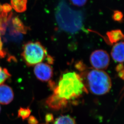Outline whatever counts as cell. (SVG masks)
Here are the masks:
<instances>
[{
  "mask_svg": "<svg viewBox=\"0 0 124 124\" xmlns=\"http://www.w3.org/2000/svg\"><path fill=\"white\" fill-rule=\"evenodd\" d=\"M46 120L47 123L52 122L54 120V117H53V115L50 114H47L46 116Z\"/></svg>",
  "mask_w": 124,
  "mask_h": 124,
  "instance_id": "obj_22",
  "label": "cell"
},
{
  "mask_svg": "<svg viewBox=\"0 0 124 124\" xmlns=\"http://www.w3.org/2000/svg\"><path fill=\"white\" fill-rule=\"evenodd\" d=\"M12 27L14 30L19 33L26 34L27 31V27L24 25L21 20L17 16H15L11 19Z\"/></svg>",
  "mask_w": 124,
  "mask_h": 124,
  "instance_id": "obj_12",
  "label": "cell"
},
{
  "mask_svg": "<svg viewBox=\"0 0 124 124\" xmlns=\"http://www.w3.org/2000/svg\"><path fill=\"white\" fill-rule=\"evenodd\" d=\"M56 21L61 29L70 33H76L83 26L81 13L73 10L64 1L60 2L55 12Z\"/></svg>",
  "mask_w": 124,
  "mask_h": 124,
  "instance_id": "obj_2",
  "label": "cell"
},
{
  "mask_svg": "<svg viewBox=\"0 0 124 124\" xmlns=\"http://www.w3.org/2000/svg\"><path fill=\"white\" fill-rule=\"evenodd\" d=\"M31 113V111L29 108H20L18 112V116L25 120L29 117Z\"/></svg>",
  "mask_w": 124,
  "mask_h": 124,
  "instance_id": "obj_16",
  "label": "cell"
},
{
  "mask_svg": "<svg viewBox=\"0 0 124 124\" xmlns=\"http://www.w3.org/2000/svg\"><path fill=\"white\" fill-rule=\"evenodd\" d=\"M12 8L17 13H23L27 8V0H11Z\"/></svg>",
  "mask_w": 124,
  "mask_h": 124,
  "instance_id": "obj_11",
  "label": "cell"
},
{
  "mask_svg": "<svg viewBox=\"0 0 124 124\" xmlns=\"http://www.w3.org/2000/svg\"><path fill=\"white\" fill-rule=\"evenodd\" d=\"M74 5L77 6H82L86 2L87 0H70Z\"/></svg>",
  "mask_w": 124,
  "mask_h": 124,
  "instance_id": "obj_18",
  "label": "cell"
},
{
  "mask_svg": "<svg viewBox=\"0 0 124 124\" xmlns=\"http://www.w3.org/2000/svg\"><path fill=\"white\" fill-rule=\"evenodd\" d=\"M90 60L93 68L96 70H101L108 68L110 62V57L106 51L99 49L92 53Z\"/></svg>",
  "mask_w": 124,
  "mask_h": 124,
  "instance_id": "obj_5",
  "label": "cell"
},
{
  "mask_svg": "<svg viewBox=\"0 0 124 124\" xmlns=\"http://www.w3.org/2000/svg\"><path fill=\"white\" fill-rule=\"evenodd\" d=\"M28 122L29 124H38V120L33 116H31L29 117Z\"/></svg>",
  "mask_w": 124,
  "mask_h": 124,
  "instance_id": "obj_21",
  "label": "cell"
},
{
  "mask_svg": "<svg viewBox=\"0 0 124 124\" xmlns=\"http://www.w3.org/2000/svg\"><path fill=\"white\" fill-rule=\"evenodd\" d=\"M21 56L27 66L40 63L47 55V51L40 42L30 41L24 45Z\"/></svg>",
  "mask_w": 124,
  "mask_h": 124,
  "instance_id": "obj_4",
  "label": "cell"
},
{
  "mask_svg": "<svg viewBox=\"0 0 124 124\" xmlns=\"http://www.w3.org/2000/svg\"><path fill=\"white\" fill-rule=\"evenodd\" d=\"M54 124H76L75 120L69 115H63L57 118Z\"/></svg>",
  "mask_w": 124,
  "mask_h": 124,
  "instance_id": "obj_13",
  "label": "cell"
},
{
  "mask_svg": "<svg viewBox=\"0 0 124 124\" xmlns=\"http://www.w3.org/2000/svg\"><path fill=\"white\" fill-rule=\"evenodd\" d=\"M0 110H1V108H0Z\"/></svg>",
  "mask_w": 124,
  "mask_h": 124,
  "instance_id": "obj_26",
  "label": "cell"
},
{
  "mask_svg": "<svg viewBox=\"0 0 124 124\" xmlns=\"http://www.w3.org/2000/svg\"><path fill=\"white\" fill-rule=\"evenodd\" d=\"M124 42H120L114 46L111 51V56L114 61L119 63L124 61Z\"/></svg>",
  "mask_w": 124,
  "mask_h": 124,
  "instance_id": "obj_9",
  "label": "cell"
},
{
  "mask_svg": "<svg viewBox=\"0 0 124 124\" xmlns=\"http://www.w3.org/2000/svg\"><path fill=\"white\" fill-rule=\"evenodd\" d=\"M12 13L10 14L7 17H3L0 15V33L1 35H4L6 31L8 21L11 18Z\"/></svg>",
  "mask_w": 124,
  "mask_h": 124,
  "instance_id": "obj_14",
  "label": "cell"
},
{
  "mask_svg": "<svg viewBox=\"0 0 124 124\" xmlns=\"http://www.w3.org/2000/svg\"><path fill=\"white\" fill-rule=\"evenodd\" d=\"M108 40L112 44L116 43L117 42L123 39L124 35L121 31L119 29L114 30L107 33Z\"/></svg>",
  "mask_w": 124,
  "mask_h": 124,
  "instance_id": "obj_10",
  "label": "cell"
},
{
  "mask_svg": "<svg viewBox=\"0 0 124 124\" xmlns=\"http://www.w3.org/2000/svg\"><path fill=\"white\" fill-rule=\"evenodd\" d=\"M12 7L8 3L4 4L2 5V11L3 13H8L12 10Z\"/></svg>",
  "mask_w": 124,
  "mask_h": 124,
  "instance_id": "obj_19",
  "label": "cell"
},
{
  "mask_svg": "<svg viewBox=\"0 0 124 124\" xmlns=\"http://www.w3.org/2000/svg\"><path fill=\"white\" fill-rule=\"evenodd\" d=\"M112 18L114 20L118 22H121L123 20V15L121 12L119 11H115L114 13Z\"/></svg>",
  "mask_w": 124,
  "mask_h": 124,
  "instance_id": "obj_17",
  "label": "cell"
},
{
  "mask_svg": "<svg viewBox=\"0 0 124 124\" xmlns=\"http://www.w3.org/2000/svg\"><path fill=\"white\" fill-rule=\"evenodd\" d=\"M118 76L123 80L124 78V70L122 71H120L118 72Z\"/></svg>",
  "mask_w": 124,
  "mask_h": 124,
  "instance_id": "obj_24",
  "label": "cell"
},
{
  "mask_svg": "<svg viewBox=\"0 0 124 124\" xmlns=\"http://www.w3.org/2000/svg\"><path fill=\"white\" fill-rule=\"evenodd\" d=\"M81 77L87 90L95 95H104L111 89V79L107 73L102 70H92Z\"/></svg>",
  "mask_w": 124,
  "mask_h": 124,
  "instance_id": "obj_3",
  "label": "cell"
},
{
  "mask_svg": "<svg viewBox=\"0 0 124 124\" xmlns=\"http://www.w3.org/2000/svg\"><path fill=\"white\" fill-rule=\"evenodd\" d=\"M116 70L117 72H120L124 70H123V63H120L118 65V66L116 67Z\"/></svg>",
  "mask_w": 124,
  "mask_h": 124,
  "instance_id": "obj_23",
  "label": "cell"
},
{
  "mask_svg": "<svg viewBox=\"0 0 124 124\" xmlns=\"http://www.w3.org/2000/svg\"><path fill=\"white\" fill-rule=\"evenodd\" d=\"M54 92V94L67 101L78 98L84 93H88L80 75L75 72L63 74Z\"/></svg>",
  "mask_w": 124,
  "mask_h": 124,
  "instance_id": "obj_1",
  "label": "cell"
},
{
  "mask_svg": "<svg viewBox=\"0 0 124 124\" xmlns=\"http://www.w3.org/2000/svg\"><path fill=\"white\" fill-rule=\"evenodd\" d=\"M2 12V5L0 3V13Z\"/></svg>",
  "mask_w": 124,
  "mask_h": 124,
  "instance_id": "obj_25",
  "label": "cell"
},
{
  "mask_svg": "<svg viewBox=\"0 0 124 124\" xmlns=\"http://www.w3.org/2000/svg\"><path fill=\"white\" fill-rule=\"evenodd\" d=\"M68 101L60 98L54 94L49 96L46 101L48 107L56 110L64 108L68 104Z\"/></svg>",
  "mask_w": 124,
  "mask_h": 124,
  "instance_id": "obj_8",
  "label": "cell"
},
{
  "mask_svg": "<svg viewBox=\"0 0 124 124\" xmlns=\"http://www.w3.org/2000/svg\"><path fill=\"white\" fill-rule=\"evenodd\" d=\"M11 76V75L7 69L0 67V85L4 83L6 80Z\"/></svg>",
  "mask_w": 124,
  "mask_h": 124,
  "instance_id": "obj_15",
  "label": "cell"
},
{
  "mask_svg": "<svg viewBox=\"0 0 124 124\" xmlns=\"http://www.w3.org/2000/svg\"><path fill=\"white\" fill-rule=\"evenodd\" d=\"M34 72L37 78L43 82L49 81L53 76V69L47 63H40L36 65Z\"/></svg>",
  "mask_w": 124,
  "mask_h": 124,
  "instance_id": "obj_6",
  "label": "cell"
},
{
  "mask_svg": "<svg viewBox=\"0 0 124 124\" xmlns=\"http://www.w3.org/2000/svg\"><path fill=\"white\" fill-rule=\"evenodd\" d=\"M1 34L0 33V58H4L6 55V53L5 51L3 49V43L2 41L1 40Z\"/></svg>",
  "mask_w": 124,
  "mask_h": 124,
  "instance_id": "obj_20",
  "label": "cell"
},
{
  "mask_svg": "<svg viewBox=\"0 0 124 124\" xmlns=\"http://www.w3.org/2000/svg\"><path fill=\"white\" fill-rule=\"evenodd\" d=\"M14 98V93L12 88L6 84L0 85V103L7 105L11 103Z\"/></svg>",
  "mask_w": 124,
  "mask_h": 124,
  "instance_id": "obj_7",
  "label": "cell"
}]
</instances>
